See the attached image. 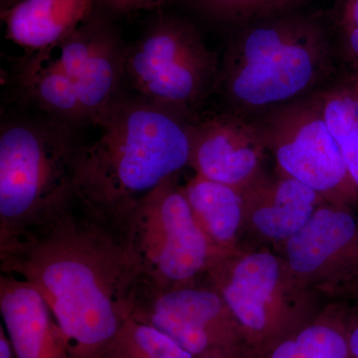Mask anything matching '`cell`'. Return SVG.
<instances>
[{"instance_id": "277c9868", "label": "cell", "mask_w": 358, "mask_h": 358, "mask_svg": "<svg viewBox=\"0 0 358 358\" xmlns=\"http://www.w3.org/2000/svg\"><path fill=\"white\" fill-rule=\"evenodd\" d=\"M81 143L51 119L6 121L0 131V251L76 204Z\"/></svg>"}, {"instance_id": "cb8c5ba5", "label": "cell", "mask_w": 358, "mask_h": 358, "mask_svg": "<svg viewBox=\"0 0 358 358\" xmlns=\"http://www.w3.org/2000/svg\"><path fill=\"white\" fill-rule=\"evenodd\" d=\"M343 25L345 29L358 26V0H350L343 13Z\"/></svg>"}, {"instance_id": "9a60e30c", "label": "cell", "mask_w": 358, "mask_h": 358, "mask_svg": "<svg viewBox=\"0 0 358 358\" xmlns=\"http://www.w3.org/2000/svg\"><path fill=\"white\" fill-rule=\"evenodd\" d=\"M96 0H20L1 10L6 37L28 51L62 42L95 11Z\"/></svg>"}, {"instance_id": "7402d4cb", "label": "cell", "mask_w": 358, "mask_h": 358, "mask_svg": "<svg viewBox=\"0 0 358 358\" xmlns=\"http://www.w3.org/2000/svg\"><path fill=\"white\" fill-rule=\"evenodd\" d=\"M173 0H96V8L107 13L110 17L126 16L145 10L155 8Z\"/></svg>"}, {"instance_id": "d6986e66", "label": "cell", "mask_w": 358, "mask_h": 358, "mask_svg": "<svg viewBox=\"0 0 358 358\" xmlns=\"http://www.w3.org/2000/svg\"><path fill=\"white\" fill-rule=\"evenodd\" d=\"M322 113L358 188V96L352 87L319 92Z\"/></svg>"}, {"instance_id": "3957f363", "label": "cell", "mask_w": 358, "mask_h": 358, "mask_svg": "<svg viewBox=\"0 0 358 358\" xmlns=\"http://www.w3.org/2000/svg\"><path fill=\"white\" fill-rule=\"evenodd\" d=\"M218 85L233 114L247 119L313 94L331 71V49L320 21L296 10L238 28Z\"/></svg>"}, {"instance_id": "6da1fadb", "label": "cell", "mask_w": 358, "mask_h": 358, "mask_svg": "<svg viewBox=\"0 0 358 358\" xmlns=\"http://www.w3.org/2000/svg\"><path fill=\"white\" fill-rule=\"evenodd\" d=\"M0 270L38 289L71 358H101L131 317L136 275L121 233L78 202L0 251Z\"/></svg>"}, {"instance_id": "9c48e42d", "label": "cell", "mask_w": 358, "mask_h": 358, "mask_svg": "<svg viewBox=\"0 0 358 358\" xmlns=\"http://www.w3.org/2000/svg\"><path fill=\"white\" fill-rule=\"evenodd\" d=\"M131 319L155 327L194 358L253 352L234 315L206 280L171 289L136 285Z\"/></svg>"}, {"instance_id": "5bb4252c", "label": "cell", "mask_w": 358, "mask_h": 358, "mask_svg": "<svg viewBox=\"0 0 358 358\" xmlns=\"http://www.w3.org/2000/svg\"><path fill=\"white\" fill-rule=\"evenodd\" d=\"M0 313L15 358H71L62 329L29 282L0 273Z\"/></svg>"}, {"instance_id": "603a6c76", "label": "cell", "mask_w": 358, "mask_h": 358, "mask_svg": "<svg viewBox=\"0 0 358 358\" xmlns=\"http://www.w3.org/2000/svg\"><path fill=\"white\" fill-rule=\"evenodd\" d=\"M357 305L348 307V343L350 358H358V301Z\"/></svg>"}, {"instance_id": "7a4b0ae2", "label": "cell", "mask_w": 358, "mask_h": 358, "mask_svg": "<svg viewBox=\"0 0 358 358\" xmlns=\"http://www.w3.org/2000/svg\"><path fill=\"white\" fill-rule=\"evenodd\" d=\"M189 121L138 96H120L94 122L98 138L80 145L78 204L119 228L143 200L190 167Z\"/></svg>"}, {"instance_id": "44dd1931", "label": "cell", "mask_w": 358, "mask_h": 358, "mask_svg": "<svg viewBox=\"0 0 358 358\" xmlns=\"http://www.w3.org/2000/svg\"><path fill=\"white\" fill-rule=\"evenodd\" d=\"M301 0H188L202 17L218 24L241 26L294 10Z\"/></svg>"}, {"instance_id": "ac0fdd59", "label": "cell", "mask_w": 358, "mask_h": 358, "mask_svg": "<svg viewBox=\"0 0 358 358\" xmlns=\"http://www.w3.org/2000/svg\"><path fill=\"white\" fill-rule=\"evenodd\" d=\"M346 301L322 308L298 331L282 338L264 358H350Z\"/></svg>"}, {"instance_id": "ba28073f", "label": "cell", "mask_w": 358, "mask_h": 358, "mask_svg": "<svg viewBox=\"0 0 358 358\" xmlns=\"http://www.w3.org/2000/svg\"><path fill=\"white\" fill-rule=\"evenodd\" d=\"M277 173L296 179L327 203L355 208L358 188L329 131L319 92L253 120Z\"/></svg>"}, {"instance_id": "ffe728a7", "label": "cell", "mask_w": 358, "mask_h": 358, "mask_svg": "<svg viewBox=\"0 0 358 358\" xmlns=\"http://www.w3.org/2000/svg\"><path fill=\"white\" fill-rule=\"evenodd\" d=\"M101 358H194L155 327L129 317Z\"/></svg>"}, {"instance_id": "e0dca14e", "label": "cell", "mask_w": 358, "mask_h": 358, "mask_svg": "<svg viewBox=\"0 0 358 358\" xmlns=\"http://www.w3.org/2000/svg\"><path fill=\"white\" fill-rule=\"evenodd\" d=\"M18 81L25 95L51 119L70 127L87 122L76 89L47 50L21 61Z\"/></svg>"}, {"instance_id": "5b68a950", "label": "cell", "mask_w": 358, "mask_h": 358, "mask_svg": "<svg viewBox=\"0 0 358 358\" xmlns=\"http://www.w3.org/2000/svg\"><path fill=\"white\" fill-rule=\"evenodd\" d=\"M205 280L234 315L246 345L262 358L322 308L274 250L242 248L220 257Z\"/></svg>"}, {"instance_id": "83f0119b", "label": "cell", "mask_w": 358, "mask_h": 358, "mask_svg": "<svg viewBox=\"0 0 358 358\" xmlns=\"http://www.w3.org/2000/svg\"><path fill=\"white\" fill-rule=\"evenodd\" d=\"M353 88H355V92H357L358 96V73L355 75V84H353Z\"/></svg>"}, {"instance_id": "d4e9b609", "label": "cell", "mask_w": 358, "mask_h": 358, "mask_svg": "<svg viewBox=\"0 0 358 358\" xmlns=\"http://www.w3.org/2000/svg\"><path fill=\"white\" fill-rule=\"evenodd\" d=\"M0 358H15L2 324H0Z\"/></svg>"}, {"instance_id": "4316f807", "label": "cell", "mask_w": 358, "mask_h": 358, "mask_svg": "<svg viewBox=\"0 0 358 358\" xmlns=\"http://www.w3.org/2000/svg\"><path fill=\"white\" fill-rule=\"evenodd\" d=\"M20 1V0H0V7H1V10H4V9L9 8V7L13 6L14 4Z\"/></svg>"}, {"instance_id": "2e32d148", "label": "cell", "mask_w": 358, "mask_h": 358, "mask_svg": "<svg viewBox=\"0 0 358 358\" xmlns=\"http://www.w3.org/2000/svg\"><path fill=\"white\" fill-rule=\"evenodd\" d=\"M182 188L200 228L221 255L244 248V203L240 190L199 174Z\"/></svg>"}, {"instance_id": "484cf974", "label": "cell", "mask_w": 358, "mask_h": 358, "mask_svg": "<svg viewBox=\"0 0 358 358\" xmlns=\"http://www.w3.org/2000/svg\"><path fill=\"white\" fill-rule=\"evenodd\" d=\"M213 358H262L253 352H246L241 355H233V357H213Z\"/></svg>"}, {"instance_id": "8fae6325", "label": "cell", "mask_w": 358, "mask_h": 358, "mask_svg": "<svg viewBox=\"0 0 358 358\" xmlns=\"http://www.w3.org/2000/svg\"><path fill=\"white\" fill-rule=\"evenodd\" d=\"M126 49L113 17L98 8L67 38L47 49L76 89L90 124L124 95Z\"/></svg>"}, {"instance_id": "4fadbf2b", "label": "cell", "mask_w": 358, "mask_h": 358, "mask_svg": "<svg viewBox=\"0 0 358 358\" xmlns=\"http://www.w3.org/2000/svg\"><path fill=\"white\" fill-rule=\"evenodd\" d=\"M241 193L244 231L275 247L299 232L327 202L305 183L279 173L275 178L264 174Z\"/></svg>"}, {"instance_id": "52a82bcc", "label": "cell", "mask_w": 358, "mask_h": 358, "mask_svg": "<svg viewBox=\"0 0 358 358\" xmlns=\"http://www.w3.org/2000/svg\"><path fill=\"white\" fill-rule=\"evenodd\" d=\"M220 70L192 23L157 16L140 38L127 46L124 83L134 95L192 120L214 87Z\"/></svg>"}, {"instance_id": "7c38bea8", "label": "cell", "mask_w": 358, "mask_h": 358, "mask_svg": "<svg viewBox=\"0 0 358 358\" xmlns=\"http://www.w3.org/2000/svg\"><path fill=\"white\" fill-rule=\"evenodd\" d=\"M189 166L195 174L243 192L264 176L267 152L254 122L233 113L189 121Z\"/></svg>"}, {"instance_id": "8992f818", "label": "cell", "mask_w": 358, "mask_h": 358, "mask_svg": "<svg viewBox=\"0 0 358 358\" xmlns=\"http://www.w3.org/2000/svg\"><path fill=\"white\" fill-rule=\"evenodd\" d=\"M117 229L138 286L171 289L193 284L223 257L200 228L178 178L143 200Z\"/></svg>"}, {"instance_id": "f1b7e54d", "label": "cell", "mask_w": 358, "mask_h": 358, "mask_svg": "<svg viewBox=\"0 0 358 358\" xmlns=\"http://www.w3.org/2000/svg\"><path fill=\"white\" fill-rule=\"evenodd\" d=\"M352 301H358V292L355 294V296H353Z\"/></svg>"}, {"instance_id": "30bf717a", "label": "cell", "mask_w": 358, "mask_h": 358, "mask_svg": "<svg viewBox=\"0 0 358 358\" xmlns=\"http://www.w3.org/2000/svg\"><path fill=\"white\" fill-rule=\"evenodd\" d=\"M296 282L320 298L352 300L358 292V216L324 203L294 236L278 246Z\"/></svg>"}]
</instances>
